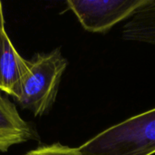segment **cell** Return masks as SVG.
Masks as SVG:
<instances>
[{
	"label": "cell",
	"instance_id": "1",
	"mask_svg": "<svg viewBox=\"0 0 155 155\" xmlns=\"http://www.w3.org/2000/svg\"><path fill=\"white\" fill-rule=\"evenodd\" d=\"M83 155L155 153V107L116 124L79 147Z\"/></svg>",
	"mask_w": 155,
	"mask_h": 155
},
{
	"label": "cell",
	"instance_id": "2",
	"mask_svg": "<svg viewBox=\"0 0 155 155\" xmlns=\"http://www.w3.org/2000/svg\"><path fill=\"white\" fill-rule=\"evenodd\" d=\"M67 60L59 49L36 54L28 60V70L15 99L35 116L47 114L55 102Z\"/></svg>",
	"mask_w": 155,
	"mask_h": 155
},
{
	"label": "cell",
	"instance_id": "3",
	"mask_svg": "<svg viewBox=\"0 0 155 155\" xmlns=\"http://www.w3.org/2000/svg\"><path fill=\"white\" fill-rule=\"evenodd\" d=\"M148 0H68L67 7L83 28L105 34L115 25L130 19Z\"/></svg>",
	"mask_w": 155,
	"mask_h": 155
},
{
	"label": "cell",
	"instance_id": "4",
	"mask_svg": "<svg viewBox=\"0 0 155 155\" xmlns=\"http://www.w3.org/2000/svg\"><path fill=\"white\" fill-rule=\"evenodd\" d=\"M27 70L28 60L18 54L5 30L0 35V91L15 99Z\"/></svg>",
	"mask_w": 155,
	"mask_h": 155
},
{
	"label": "cell",
	"instance_id": "5",
	"mask_svg": "<svg viewBox=\"0 0 155 155\" xmlns=\"http://www.w3.org/2000/svg\"><path fill=\"white\" fill-rule=\"evenodd\" d=\"M32 137L31 126L20 116L15 104L0 94V152L5 153Z\"/></svg>",
	"mask_w": 155,
	"mask_h": 155
},
{
	"label": "cell",
	"instance_id": "6",
	"mask_svg": "<svg viewBox=\"0 0 155 155\" xmlns=\"http://www.w3.org/2000/svg\"><path fill=\"white\" fill-rule=\"evenodd\" d=\"M122 38L155 46V0H148L126 21L123 26Z\"/></svg>",
	"mask_w": 155,
	"mask_h": 155
},
{
	"label": "cell",
	"instance_id": "7",
	"mask_svg": "<svg viewBox=\"0 0 155 155\" xmlns=\"http://www.w3.org/2000/svg\"><path fill=\"white\" fill-rule=\"evenodd\" d=\"M25 155H83L78 148H72L59 143L44 145L29 151Z\"/></svg>",
	"mask_w": 155,
	"mask_h": 155
},
{
	"label": "cell",
	"instance_id": "8",
	"mask_svg": "<svg viewBox=\"0 0 155 155\" xmlns=\"http://www.w3.org/2000/svg\"><path fill=\"white\" fill-rule=\"evenodd\" d=\"M5 29V20H4V14H3V7L2 3L0 2V35L2 32H4Z\"/></svg>",
	"mask_w": 155,
	"mask_h": 155
}]
</instances>
